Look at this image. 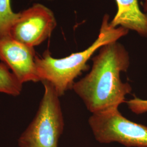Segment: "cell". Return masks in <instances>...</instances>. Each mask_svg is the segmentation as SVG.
<instances>
[{
    "label": "cell",
    "mask_w": 147,
    "mask_h": 147,
    "mask_svg": "<svg viewBox=\"0 0 147 147\" xmlns=\"http://www.w3.org/2000/svg\"><path fill=\"white\" fill-rule=\"evenodd\" d=\"M92 60L91 70L74 82L72 89L92 114L118 109L132 90L130 84L123 82L120 77L129 67V53L116 41L100 47Z\"/></svg>",
    "instance_id": "1"
},
{
    "label": "cell",
    "mask_w": 147,
    "mask_h": 147,
    "mask_svg": "<svg viewBox=\"0 0 147 147\" xmlns=\"http://www.w3.org/2000/svg\"><path fill=\"white\" fill-rule=\"evenodd\" d=\"M109 20V16L105 14L98 37L82 51L73 53L62 58H53L49 50H46L41 57L36 56V68L39 81L50 83L59 97L72 89L75 79L88 68L87 63L95 51L107 44L118 41L129 31L122 27L111 26Z\"/></svg>",
    "instance_id": "2"
},
{
    "label": "cell",
    "mask_w": 147,
    "mask_h": 147,
    "mask_svg": "<svg viewBox=\"0 0 147 147\" xmlns=\"http://www.w3.org/2000/svg\"><path fill=\"white\" fill-rule=\"evenodd\" d=\"M44 93L36 115L18 139L19 147H58L64 122L57 93L42 81Z\"/></svg>",
    "instance_id": "3"
},
{
    "label": "cell",
    "mask_w": 147,
    "mask_h": 147,
    "mask_svg": "<svg viewBox=\"0 0 147 147\" xmlns=\"http://www.w3.org/2000/svg\"><path fill=\"white\" fill-rule=\"evenodd\" d=\"M88 123L95 140L101 143L147 147V126L129 121L118 109L92 114Z\"/></svg>",
    "instance_id": "4"
},
{
    "label": "cell",
    "mask_w": 147,
    "mask_h": 147,
    "mask_svg": "<svg viewBox=\"0 0 147 147\" xmlns=\"http://www.w3.org/2000/svg\"><path fill=\"white\" fill-rule=\"evenodd\" d=\"M57 25L53 11L42 4H34L20 13L11 26L9 37L30 47L40 45L50 37Z\"/></svg>",
    "instance_id": "5"
},
{
    "label": "cell",
    "mask_w": 147,
    "mask_h": 147,
    "mask_svg": "<svg viewBox=\"0 0 147 147\" xmlns=\"http://www.w3.org/2000/svg\"><path fill=\"white\" fill-rule=\"evenodd\" d=\"M35 51L10 37L0 38V60L23 84L39 81L35 64Z\"/></svg>",
    "instance_id": "6"
},
{
    "label": "cell",
    "mask_w": 147,
    "mask_h": 147,
    "mask_svg": "<svg viewBox=\"0 0 147 147\" xmlns=\"http://www.w3.org/2000/svg\"><path fill=\"white\" fill-rule=\"evenodd\" d=\"M117 11L110 21L113 27H122L147 37V14L141 11L138 0H116Z\"/></svg>",
    "instance_id": "7"
},
{
    "label": "cell",
    "mask_w": 147,
    "mask_h": 147,
    "mask_svg": "<svg viewBox=\"0 0 147 147\" xmlns=\"http://www.w3.org/2000/svg\"><path fill=\"white\" fill-rule=\"evenodd\" d=\"M22 84L5 63H0V93L17 96L21 93Z\"/></svg>",
    "instance_id": "8"
},
{
    "label": "cell",
    "mask_w": 147,
    "mask_h": 147,
    "mask_svg": "<svg viewBox=\"0 0 147 147\" xmlns=\"http://www.w3.org/2000/svg\"><path fill=\"white\" fill-rule=\"evenodd\" d=\"M19 15L11 10L10 0H0V38L9 37L11 27Z\"/></svg>",
    "instance_id": "9"
},
{
    "label": "cell",
    "mask_w": 147,
    "mask_h": 147,
    "mask_svg": "<svg viewBox=\"0 0 147 147\" xmlns=\"http://www.w3.org/2000/svg\"><path fill=\"white\" fill-rule=\"evenodd\" d=\"M125 102L129 109L135 114L140 115L147 112V100L134 96L133 99L126 101Z\"/></svg>",
    "instance_id": "10"
},
{
    "label": "cell",
    "mask_w": 147,
    "mask_h": 147,
    "mask_svg": "<svg viewBox=\"0 0 147 147\" xmlns=\"http://www.w3.org/2000/svg\"><path fill=\"white\" fill-rule=\"evenodd\" d=\"M143 11L144 13L147 14V0H144L143 4Z\"/></svg>",
    "instance_id": "11"
}]
</instances>
